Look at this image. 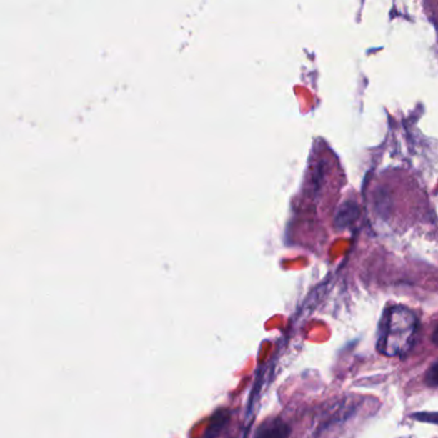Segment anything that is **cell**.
Returning a JSON list of instances; mask_svg holds the SVG:
<instances>
[{
  "mask_svg": "<svg viewBox=\"0 0 438 438\" xmlns=\"http://www.w3.org/2000/svg\"><path fill=\"white\" fill-rule=\"evenodd\" d=\"M418 318L405 306H391L382 319L377 349L388 357L407 355L418 333Z\"/></svg>",
  "mask_w": 438,
  "mask_h": 438,
  "instance_id": "obj_1",
  "label": "cell"
},
{
  "mask_svg": "<svg viewBox=\"0 0 438 438\" xmlns=\"http://www.w3.org/2000/svg\"><path fill=\"white\" fill-rule=\"evenodd\" d=\"M291 429L280 418L269 419L259 428L254 438H288Z\"/></svg>",
  "mask_w": 438,
  "mask_h": 438,
  "instance_id": "obj_2",
  "label": "cell"
},
{
  "mask_svg": "<svg viewBox=\"0 0 438 438\" xmlns=\"http://www.w3.org/2000/svg\"><path fill=\"white\" fill-rule=\"evenodd\" d=\"M356 216H357V204H354V202H347V204H342V207L339 209L338 214H337V225L339 228L347 227L355 220Z\"/></svg>",
  "mask_w": 438,
  "mask_h": 438,
  "instance_id": "obj_3",
  "label": "cell"
},
{
  "mask_svg": "<svg viewBox=\"0 0 438 438\" xmlns=\"http://www.w3.org/2000/svg\"><path fill=\"white\" fill-rule=\"evenodd\" d=\"M214 420L216 422V424H211L210 428H209L207 434H206L209 438H212V436H216L219 431L222 429V427L224 426V422L227 420V417L225 415H215Z\"/></svg>",
  "mask_w": 438,
  "mask_h": 438,
  "instance_id": "obj_4",
  "label": "cell"
},
{
  "mask_svg": "<svg viewBox=\"0 0 438 438\" xmlns=\"http://www.w3.org/2000/svg\"><path fill=\"white\" fill-rule=\"evenodd\" d=\"M427 383L429 387H436L437 386V364L434 362L432 368L429 369V372L427 373Z\"/></svg>",
  "mask_w": 438,
  "mask_h": 438,
  "instance_id": "obj_5",
  "label": "cell"
}]
</instances>
